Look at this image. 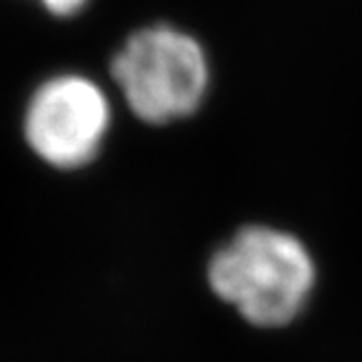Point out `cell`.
<instances>
[{"mask_svg":"<svg viewBox=\"0 0 362 362\" xmlns=\"http://www.w3.org/2000/svg\"><path fill=\"white\" fill-rule=\"evenodd\" d=\"M212 291L253 325L291 323L315 286V264L305 247L286 231L247 227L210 260Z\"/></svg>","mask_w":362,"mask_h":362,"instance_id":"obj_1","label":"cell"},{"mask_svg":"<svg viewBox=\"0 0 362 362\" xmlns=\"http://www.w3.org/2000/svg\"><path fill=\"white\" fill-rule=\"evenodd\" d=\"M40 3L53 16L70 18L74 13H79L88 5V0H40Z\"/></svg>","mask_w":362,"mask_h":362,"instance_id":"obj_4","label":"cell"},{"mask_svg":"<svg viewBox=\"0 0 362 362\" xmlns=\"http://www.w3.org/2000/svg\"><path fill=\"white\" fill-rule=\"evenodd\" d=\"M110 120V100L94 81L81 74H59L31 96L24 136L40 160L72 170L98 155Z\"/></svg>","mask_w":362,"mask_h":362,"instance_id":"obj_3","label":"cell"},{"mask_svg":"<svg viewBox=\"0 0 362 362\" xmlns=\"http://www.w3.org/2000/svg\"><path fill=\"white\" fill-rule=\"evenodd\" d=\"M112 76L129 110L151 124H166L199 110L210 86L201 44L173 27H148L116 53Z\"/></svg>","mask_w":362,"mask_h":362,"instance_id":"obj_2","label":"cell"}]
</instances>
